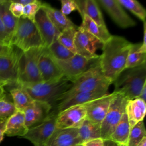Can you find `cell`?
<instances>
[{"mask_svg": "<svg viewBox=\"0 0 146 146\" xmlns=\"http://www.w3.org/2000/svg\"><path fill=\"white\" fill-rule=\"evenodd\" d=\"M6 94L0 98V120L8 119L17 110L12 102L7 99Z\"/></svg>", "mask_w": 146, "mask_h": 146, "instance_id": "34", "label": "cell"}, {"mask_svg": "<svg viewBox=\"0 0 146 146\" xmlns=\"http://www.w3.org/2000/svg\"><path fill=\"white\" fill-rule=\"evenodd\" d=\"M47 48L51 56L58 60H67L76 54L62 45L58 40L52 43Z\"/></svg>", "mask_w": 146, "mask_h": 146, "instance_id": "30", "label": "cell"}, {"mask_svg": "<svg viewBox=\"0 0 146 146\" xmlns=\"http://www.w3.org/2000/svg\"><path fill=\"white\" fill-rule=\"evenodd\" d=\"M42 5V2L35 0L34 2L23 6V14L22 17L27 18L30 21L34 22L35 15L39 9L41 8Z\"/></svg>", "mask_w": 146, "mask_h": 146, "instance_id": "35", "label": "cell"}, {"mask_svg": "<svg viewBox=\"0 0 146 146\" xmlns=\"http://www.w3.org/2000/svg\"><path fill=\"white\" fill-rule=\"evenodd\" d=\"M5 86H6L5 84L0 83V98H1L2 97H3L6 95L5 90Z\"/></svg>", "mask_w": 146, "mask_h": 146, "instance_id": "45", "label": "cell"}, {"mask_svg": "<svg viewBox=\"0 0 146 146\" xmlns=\"http://www.w3.org/2000/svg\"><path fill=\"white\" fill-rule=\"evenodd\" d=\"M34 23L42 36L46 47H48L58 40L60 31L54 25L42 8L35 15Z\"/></svg>", "mask_w": 146, "mask_h": 146, "instance_id": "15", "label": "cell"}, {"mask_svg": "<svg viewBox=\"0 0 146 146\" xmlns=\"http://www.w3.org/2000/svg\"><path fill=\"white\" fill-rule=\"evenodd\" d=\"M23 51L14 46L11 54L0 56V83L6 86H15L18 74L19 60Z\"/></svg>", "mask_w": 146, "mask_h": 146, "instance_id": "9", "label": "cell"}, {"mask_svg": "<svg viewBox=\"0 0 146 146\" xmlns=\"http://www.w3.org/2000/svg\"><path fill=\"white\" fill-rule=\"evenodd\" d=\"M119 146H127L125 145H123V144H119Z\"/></svg>", "mask_w": 146, "mask_h": 146, "instance_id": "49", "label": "cell"}, {"mask_svg": "<svg viewBox=\"0 0 146 146\" xmlns=\"http://www.w3.org/2000/svg\"><path fill=\"white\" fill-rule=\"evenodd\" d=\"M128 99L116 92L108 111L100 124V135L103 140H108L125 112Z\"/></svg>", "mask_w": 146, "mask_h": 146, "instance_id": "7", "label": "cell"}, {"mask_svg": "<svg viewBox=\"0 0 146 146\" xmlns=\"http://www.w3.org/2000/svg\"><path fill=\"white\" fill-rule=\"evenodd\" d=\"M146 137V131L143 121H140L131 128L127 146H137Z\"/></svg>", "mask_w": 146, "mask_h": 146, "instance_id": "32", "label": "cell"}, {"mask_svg": "<svg viewBox=\"0 0 146 146\" xmlns=\"http://www.w3.org/2000/svg\"><path fill=\"white\" fill-rule=\"evenodd\" d=\"M132 43L124 37L112 35L103 44L99 63L104 76L113 82L125 69L127 57Z\"/></svg>", "mask_w": 146, "mask_h": 146, "instance_id": "1", "label": "cell"}, {"mask_svg": "<svg viewBox=\"0 0 146 146\" xmlns=\"http://www.w3.org/2000/svg\"><path fill=\"white\" fill-rule=\"evenodd\" d=\"M83 146H103V140L102 138L95 139L82 144Z\"/></svg>", "mask_w": 146, "mask_h": 146, "instance_id": "40", "label": "cell"}, {"mask_svg": "<svg viewBox=\"0 0 146 146\" xmlns=\"http://www.w3.org/2000/svg\"><path fill=\"white\" fill-rule=\"evenodd\" d=\"M103 146H119V144L111 140H103Z\"/></svg>", "mask_w": 146, "mask_h": 146, "instance_id": "44", "label": "cell"}, {"mask_svg": "<svg viewBox=\"0 0 146 146\" xmlns=\"http://www.w3.org/2000/svg\"><path fill=\"white\" fill-rule=\"evenodd\" d=\"M115 94V92L107 94L100 98L84 103L86 119L93 123L100 125Z\"/></svg>", "mask_w": 146, "mask_h": 146, "instance_id": "13", "label": "cell"}, {"mask_svg": "<svg viewBox=\"0 0 146 146\" xmlns=\"http://www.w3.org/2000/svg\"><path fill=\"white\" fill-rule=\"evenodd\" d=\"M107 94H108L107 91L104 90L75 93L60 100L57 104L56 110L59 112L70 107L83 104L95 99L100 98Z\"/></svg>", "mask_w": 146, "mask_h": 146, "instance_id": "19", "label": "cell"}, {"mask_svg": "<svg viewBox=\"0 0 146 146\" xmlns=\"http://www.w3.org/2000/svg\"><path fill=\"white\" fill-rule=\"evenodd\" d=\"M60 2V11L65 15L70 14L75 10H78V6L75 0H61Z\"/></svg>", "mask_w": 146, "mask_h": 146, "instance_id": "36", "label": "cell"}, {"mask_svg": "<svg viewBox=\"0 0 146 146\" xmlns=\"http://www.w3.org/2000/svg\"><path fill=\"white\" fill-rule=\"evenodd\" d=\"M10 0H3V1L0 3V19L10 36L11 39V37L15 31L19 18L15 17L10 11Z\"/></svg>", "mask_w": 146, "mask_h": 146, "instance_id": "28", "label": "cell"}, {"mask_svg": "<svg viewBox=\"0 0 146 146\" xmlns=\"http://www.w3.org/2000/svg\"><path fill=\"white\" fill-rule=\"evenodd\" d=\"M3 135H0V143L1 142V141L3 140Z\"/></svg>", "mask_w": 146, "mask_h": 146, "instance_id": "47", "label": "cell"}, {"mask_svg": "<svg viewBox=\"0 0 146 146\" xmlns=\"http://www.w3.org/2000/svg\"><path fill=\"white\" fill-rule=\"evenodd\" d=\"M46 146H77L82 144L78 128L55 129L45 144Z\"/></svg>", "mask_w": 146, "mask_h": 146, "instance_id": "18", "label": "cell"}, {"mask_svg": "<svg viewBox=\"0 0 146 146\" xmlns=\"http://www.w3.org/2000/svg\"><path fill=\"white\" fill-rule=\"evenodd\" d=\"M9 90L10 95L13 100V103L17 111H23L29 107L34 100L21 87L15 85Z\"/></svg>", "mask_w": 146, "mask_h": 146, "instance_id": "25", "label": "cell"}, {"mask_svg": "<svg viewBox=\"0 0 146 146\" xmlns=\"http://www.w3.org/2000/svg\"><path fill=\"white\" fill-rule=\"evenodd\" d=\"M78 27L77 26L70 27L64 29L60 32L57 40L74 54H76L74 41Z\"/></svg>", "mask_w": 146, "mask_h": 146, "instance_id": "31", "label": "cell"}, {"mask_svg": "<svg viewBox=\"0 0 146 146\" xmlns=\"http://www.w3.org/2000/svg\"><path fill=\"white\" fill-rule=\"evenodd\" d=\"M96 2L119 27L126 29L136 25V22L127 14L117 0H99Z\"/></svg>", "mask_w": 146, "mask_h": 146, "instance_id": "14", "label": "cell"}, {"mask_svg": "<svg viewBox=\"0 0 146 146\" xmlns=\"http://www.w3.org/2000/svg\"><path fill=\"white\" fill-rule=\"evenodd\" d=\"M82 145H83V144H82Z\"/></svg>", "mask_w": 146, "mask_h": 146, "instance_id": "52", "label": "cell"}, {"mask_svg": "<svg viewBox=\"0 0 146 146\" xmlns=\"http://www.w3.org/2000/svg\"><path fill=\"white\" fill-rule=\"evenodd\" d=\"M112 83L115 87L113 92L123 95L128 100L138 98L146 83V63L125 68Z\"/></svg>", "mask_w": 146, "mask_h": 146, "instance_id": "3", "label": "cell"}, {"mask_svg": "<svg viewBox=\"0 0 146 146\" xmlns=\"http://www.w3.org/2000/svg\"><path fill=\"white\" fill-rule=\"evenodd\" d=\"M10 1V3L9 5V10L11 13L16 18H19L22 16L23 6L18 3L13 2Z\"/></svg>", "mask_w": 146, "mask_h": 146, "instance_id": "37", "label": "cell"}, {"mask_svg": "<svg viewBox=\"0 0 146 146\" xmlns=\"http://www.w3.org/2000/svg\"><path fill=\"white\" fill-rule=\"evenodd\" d=\"M10 45L14 46L23 52L33 48L44 47L42 36L34 22L21 17L10 39Z\"/></svg>", "mask_w": 146, "mask_h": 146, "instance_id": "5", "label": "cell"}, {"mask_svg": "<svg viewBox=\"0 0 146 146\" xmlns=\"http://www.w3.org/2000/svg\"><path fill=\"white\" fill-rule=\"evenodd\" d=\"M138 98L142 99L143 101H144L145 102V99H146V83L143 86Z\"/></svg>", "mask_w": 146, "mask_h": 146, "instance_id": "42", "label": "cell"}, {"mask_svg": "<svg viewBox=\"0 0 146 146\" xmlns=\"http://www.w3.org/2000/svg\"><path fill=\"white\" fill-rule=\"evenodd\" d=\"M38 68L43 82L57 80L64 76L46 47L43 48L39 57Z\"/></svg>", "mask_w": 146, "mask_h": 146, "instance_id": "17", "label": "cell"}, {"mask_svg": "<svg viewBox=\"0 0 146 146\" xmlns=\"http://www.w3.org/2000/svg\"><path fill=\"white\" fill-rule=\"evenodd\" d=\"M43 48H33L22 52L19 60L16 85L33 84L43 82L38 68V59Z\"/></svg>", "mask_w": 146, "mask_h": 146, "instance_id": "6", "label": "cell"}, {"mask_svg": "<svg viewBox=\"0 0 146 146\" xmlns=\"http://www.w3.org/2000/svg\"><path fill=\"white\" fill-rule=\"evenodd\" d=\"M52 108L51 105L47 102L34 100L23 111L27 127L30 128L42 123L49 115Z\"/></svg>", "mask_w": 146, "mask_h": 146, "instance_id": "16", "label": "cell"}, {"mask_svg": "<svg viewBox=\"0 0 146 146\" xmlns=\"http://www.w3.org/2000/svg\"><path fill=\"white\" fill-rule=\"evenodd\" d=\"M3 1V0H0V3H1Z\"/></svg>", "mask_w": 146, "mask_h": 146, "instance_id": "51", "label": "cell"}, {"mask_svg": "<svg viewBox=\"0 0 146 146\" xmlns=\"http://www.w3.org/2000/svg\"><path fill=\"white\" fill-rule=\"evenodd\" d=\"M119 3L127 9L138 18L144 22H145L146 11L144 7L136 0H117Z\"/></svg>", "mask_w": 146, "mask_h": 146, "instance_id": "33", "label": "cell"}, {"mask_svg": "<svg viewBox=\"0 0 146 146\" xmlns=\"http://www.w3.org/2000/svg\"><path fill=\"white\" fill-rule=\"evenodd\" d=\"M41 8L45 11L54 25L60 32L66 28L76 26L66 15L62 14L60 10L51 7L48 3L42 2Z\"/></svg>", "mask_w": 146, "mask_h": 146, "instance_id": "23", "label": "cell"}, {"mask_svg": "<svg viewBox=\"0 0 146 146\" xmlns=\"http://www.w3.org/2000/svg\"><path fill=\"white\" fill-rule=\"evenodd\" d=\"M75 2L78 6V11L82 17L86 15L98 25L106 26L98 3L96 1L75 0Z\"/></svg>", "mask_w": 146, "mask_h": 146, "instance_id": "22", "label": "cell"}, {"mask_svg": "<svg viewBox=\"0 0 146 146\" xmlns=\"http://www.w3.org/2000/svg\"><path fill=\"white\" fill-rule=\"evenodd\" d=\"M79 136L82 144L89 140L101 138L100 125L86 119L78 128Z\"/></svg>", "mask_w": 146, "mask_h": 146, "instance_id": "27", "label": "cell"}, {"mask_svg": "<svg viewBox=\"0 0 146 146\" xmlns=\"http://www.w3.org/2000/svg\"><path fill=\"white\" fill-rule=\"evenodd\" d=\"M58 113L56 109L52 110L44 121L29 128L27 132L22 137L29 140L34 145L45 144L55 130Z\"/></svg>", "mask_w": 146, "mask_h": 146, "instance_id": "8", "label": "cell"}, {"mask_svg": "<svg viewBox=\"0 0 146 146\" xmlns=\"http://www.w3.org/2000/svg\"><path fill=\"white\" fill-rule=\"evenodd\" d=\"M77 146H83V145H82V144H80V145H78Z\"/></svg>", "mask_w": 146, "mask_h": 146, "instance_id": "50", "label": "cell"}, {"mask_svg": "<svg viewBox=\"0 0 146 146\" xmlns=\"http://www.w3.org/2000/svg\"><path fill=\"white\" fill-rule=\"evenodd\" d=\"M86 119V111L83 104L70 107L58 112L55 129L79 128Z\"/></svg>", "mask_w": 146, "mask_h": 146, "instance_id": "12", "label": "cell"}, {"mask_svg": "<svg viewBox=\"0 0 146 146\" xmlns=\"http://www.w3.org/2000/svg\"><path fill=\"white\" fill-rule=\"evenodd\" d=\"M146 112V104L142 99L137 98L128 100L125 113L131 128L140 121H143Z\"/></svg>", "mask_w": 146, "mask_h": 146, "instance_id": "20", "label": "cell"}, {"mask_svg": "<svg viewBox=\"0 0 146 146\" xmlns=\"http://www.w3.org/2000/svg\"><path fill=\"white\" fill-rule=\"evenodd\" d=\"M131 127L126 113L123 114L121 120L111 134L110 140L115 141L118 144L127 145L128 143Z\"/></svg>", "mask_w": 146, "mask_h": 146, "instance_id": "26", "label": "cell"}, {"mask_svg": "<svg viewBox=\"0 0 146 146\" xmlns=\"http://www.w3.org/2000/svg\"><path fill=\"white\" fill-rule=\"evenodd\" d=\"M34 146H46V144H41V145H34Z\"/></svg>", "mask_w": 146, "mask_h": 146, "instance_id": "48", "label": "cell"}, {"mask_svg": "<svg viewBox=\"0 0 146 146\" xmlns=\"http://www.w3.org/2000/svg\"><path fill=\"white\" fill-rule=\"evenodd\" d=\"M14 48V46L6 45L0 43V56L8 55L11 53Z\"/></svg>", "mask_w": 146, "mask_h": 146, "instance_id": "39", "label": "cell"}, {"mask_svg": "<svg viewBox=\"0 0 146 146\" xmlns=\"http://www.w3.org/2000/svg\"><path fill=\"white\" fill-rule=\"evenodd\" d=\"M141 44V43H132L127 57L125 68L137 67L145 63L146 53L140 50Z\"/></svg>", "mask_w": 146, "mask_h": 146, "instance_id": "29", "label": "cell"}, {"mask_svg": "<svg viewBox=\"0 0 146 146\" xmlns=\"http://www.w3.org/2000/svg\"><path fill=\"white\" fill-rule=\"evenodd\" d=\"M82 25L80 26L85 31L95 36L103 43L106 42L112 36L106 26H100L93 21L86 15L82 17Z\"/></svg>", "mask_w": 146, "mask_h": 146, "instance_id": "24", "label": "cell"}, {"mask_svg": "<svg viewBox=\"0 0 146 146\" xmlns=\"http://www.w3.org/2000/svg\"><path fill=\"white\" fill-rule=\"evenodd\" d=\"M111 84L112 82L103 75L98 60L92 67L71 82L69 88L62 95L59 102L78 92L98 90L108 91Z\"/></svg>", "mask_w": 146, "mask_h": 146, "instance_id": "2", "label": "cell"}, {"mask_svg": "<svg viewBox=\"0 0 146 146\" xmlns=\"http://www.w3.org/2000/svg\"><path fill=\"white\" fill-rule=\"evenodd\" d=\"M70 84L69 80L63 76L57 80L19 86L22 87L33 100L47 102L53 107L67 91Z\"/></svg>", "mask_w": 146, "mask_h": 146, "instance_id": "4", "label": "cell"}, {"mask_svg": "<svg viewBox=\"0 0 146 146\" xmlns=\"http://www.w3.org/2000/svg\"><path fill=\"white\" fill-rule=\"evenodd\" d=\"M28 129L25 124L23 111H17L7 119L4 135L8 136L23 137L27 132Z\"/></svg>", "mask_w": 146, "mask_h": 146, "instance_id": "21", "label": "cell"}, {"mask_svg": "<svg viewBox=\"0 0 146 146\" xmlns=\"http://www.w3.org/2000/svg\"><path fill=\"white\" fill-rule=\"evenodd\" d=\"M103 44L98 38L80 26L78 27L74 41L76 54L90 59L98 58L99 55L96 54V51L102 48Z\"/></svg>", "mask_w": 146, "mask_h": 146, "instance_id": "11", "label": "cell"}, {"mask_svg": "<svg viewBox=\"0 0 146 146\" xmlns=\"http://www.w3.org/2000/svg\"><path fill=\"white\" fill-rule=\"evenodd\" d=\"M63 75L71 82L75 78L86 71L99 60L96 59H87L78 54L65 60L54 59Z\"/></svg>", "mask_w": 146, "mask_h": 146, "instance_id": "10", "label": "cell"}, {"mask_svg": "<svg viewBox=\"0 0 146 146\" xmlns=\"http://www.w3.org/2000/svg\"><path fill=\"white\" fill-rule=\"evenodd\" d=\"M13 2L19 3L22 5L23 6H25L30 3H33L35 1V0H11Z\"/></svg>", "mask_w": 146, "mask_h": 146, "instance_id": "41", "label": "cell"}, {"mask_svg": "<svg viewBox=\"0 0 146 146\" xmlns=\"http://www.w3.org/2000/svg\"><path fill=\"white\" fill-rule=\"evenodd\" d=\"M137 146H146V137H144Z\"/></svg>", "mask_w": 146, "mask_h": 146, "instance_id": "46", "label": "cell"}, {"mask_svg": "<svg viewBox=\"0 0 146 146\" xmlns=\"http://www.w3.org/2000/svg\"><path fill=\"white\" fill-rule=\"evenodd\" d=\"M7 120V119L0 120V135H4Z\"/></svg>", "mask_w": 146, "mask_h": 146, "instance_id": "43", "label": "cell"}, {"mask_svg": "<svg viewBox=\"0 0 146 146\" xmlns=\"http://www.w3.org/2000/svg\"><path fill=\"white\" fill-rule=\"evenodd\" d=\"M0 43L10 45V36L0 19Z\"/></svg>", "mask_w": 146, "mask_h": 146, "instance_id": "38", "label": "cell"}]
</instances>
